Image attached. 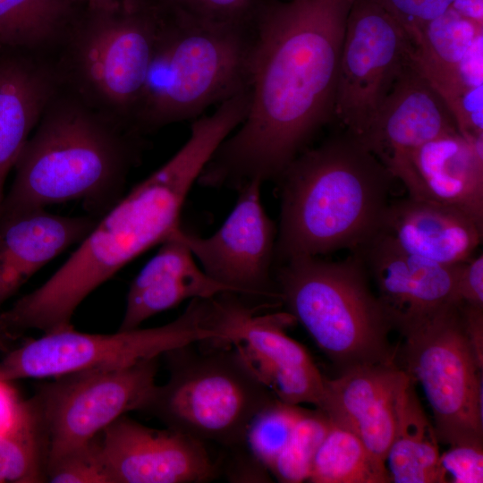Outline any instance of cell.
<instances>
[{
	"instance_id": "obj_1",
	"label": "cell",
	"mask_w": 483,
	"mask_h": 483,
	"mask_svg": "<svg viewBox=\"0 0 483 483\" xmlns=\"http://www.w3.org/2000/svg\"><path fill=\"white\" fill-rule=\"evenodd\" d=\"M355 0H263L254 21L250 104L197 182L238 191L276 182L333 120L339 60Z\"/></svg>"
},
{
	"instance_id": "obj_2",
	"label": "cell",
	"mask_w": 483,
	"mask_h": 483,
	"mask_svg": "<svg viewBox=\"0 0 483 483\" xmlns=\"http://www.w3.org/2000/svg\"><path fill=\"white\" fill-rule=\"evenodd\" d=\"M233 130L232 119L219 110L193 120L178 151L98 218L43 284L0 313L6 330L17 336L28 330L45 334L72 326L75 310L95 289L180 226L191 187Z\"/></svg>"
},
{
	"instance_id": "obj_3",
	"label": "cell",
	"mask_w": 483,
	"mask_h": 483,
	"mask_svg": "<svg viewBox=\"0 0 483 483\" xmlns=\"http://www.w3.org/2000/svg\"><path fill=\"white\" fill-rule=\"evenodd\" d=\"M144 138L60 85L20 154L0 216L76 200L100 218L125 194Z\"/></svg>"
},
{
	"instance_id": "obj_4",
	"label": "cell",
	"mask_w": 483,
	"mask_h": 483,
	"mask_svg": "<svg viewBox=\"0 0 483 483\" xmlns=\"http://www.w3.org/2000/svg\"><path fill=\"white\" fill-rule=\"evenodd\" d=\"M394 179L346 131L306 148L275 182L280 218L275 266L366 245L379 232Z\"/></svg>"
},
{
	"instance_id": "obj_5",
	"label": "cell",
	"mask_w": 483,
	"mask_h": 483,
	"mask_svg": "<svg viewBox=\"0 0 483 483\" xmlns=\"http://www.w3.org/2000/svg\"><path fill=\"white\" fill-rule=\"evenodd\" d=\"M159 25L133 129L146 136L195 120L248 88L254 22L220 23L158 8Z\"/></svg>"
},
{
	"instance_id": "obj_6",
	"label": "cell",
	"mask_w": 483,
	"mask_h": 483,
	"mask_svg": "<svg viewBox=\"0 0 483 483\" xmlns=\"http://www.w3.org/2000/svg\"><path fill=\"white\" fill-rule=\"evenodd\" d=\"M340 261L298 257L275 266L282 301L340 371L394 363L391 322L360 255Z\"/></svg>"
},
{
	"instance_id": "obj_7",
	"label": "cell",
	"mask_w": 483,
	"mask_h": 483,
	"mask_svg": "<svg viewBox=\"0 0 483 483\" xmlns=\"http://www.w3.org/2000/svg\"><path fill=\"white\" fill-rule=\"evenodd\" d=\"M158 25L154 5L79 7L51 55L60 85L97 112L133 129Z\"/></svg>"
},
{
	"instance_id": "obj_8",
	"label": "cell",
	"mask_w": 483,
	"mask_h": 483,
	"mask_svg": "<svg viewBox=\"0 0 483 483\" xmlns=\"http://www.w3.org/2000/svg\"><path fill=\"white\" fill-rule=\"evenodd\" d=\"M196 343L163 354L168 380L140 411L205 444L244 445L250 421L276 397L236 345Z\"/></svg>"
},
{
	"instance_id": "obj_9",
	"label": "cell",
	"mask_w": 483,
	"mask_h": 483,
	"mask_svg": "<svg viewBox=\"0 0 483 483\" xmlns=\"http://www.w3.org/2000/svg\"><path fill=\"white\" fill-rule=\"evenodd\" d=\"M235 310L225 294L191 300L174 320L157 327L89 334L72 326L45 333L7 352L0 380L55 377L80 370L120 368L203 342L229 343Z\"/></svg>"
},
{
	"instance_id": "obj_10",
	"label": "cell",
	"mask_w": 483,
	"mask_h": 483,
	"mask_svg": "<svg viewBox=\"0 0 483 483\" xmlns=\"http://www.w3.org/2000/svg\"><path fill=\"white\" fill-rule=\"evenodd\" d=\"M405 371L420 384L438 440L482 444V372L460 307L453 303L402 334Z\"/></svg>"
},
{
	"instance_id": "obj_11",
	"label": "cell",
	"mask_w": 483,
	"mask_h": 483,
	"mask_svg": "<svg viewBox=\"0 0 483 483\" xmlns=\"http://www.w3.org/2000/svg\"><path fill=\"white\" fill-rule=\"evenodd\" d=\"M158 358L80 370L39 386L32 398L47 435V467L88 444L119 417L140 411L157 385Z\"/></svg>"
},
{
	"instance_id": "obj_12",
	"label": "cell",
	"mask_w": 483,
	"mask_h": 483,
	"mask_svg": "<svg viewBox=\"0 0 483 483\" xmlns=\"http://www.w3.org/2000/svg\"><path fill=\"white\" fill-rule=\"evenodd\" d=\"M411 42L377 0H355L348 14L339 60L333 120L360 138L403 71Z\"/></svg>"
},
{
	"instance_id": "obj_13",
	"label": "cell",
	"mask_w": 483,
	"mask_h": 483,
	"mask_svg": "<svg viewBox=\"0 0 483 483\" xmlns=\"http://www.w3.org/2000/svg\"><path fill=\"white\" fill-rule=\"evenodd\" d=\"M262 184L252 181L237 191L233 210L212 235L176 229L201 268L258 311L280 302L275 282L277 226L262 205Z\"/></svg>"
},
{
	"instance_id": "obj_14",
	"label": "cell",
	"mask_w": 483,
	"mask_h": 483,
	"mask_svg": "<svg viewBox=\"0 0 483 483\" xmlns=\"http://www.w3.org/2000/svg\"><path fill=\"white\" fill-rule=\"evenodd\" d=\"M96 440L111 483H201L219 472L205 443L166 427H147L125 415Z\"/></svg>"
},
{
	"instance_id": "obj_15",
	"label": "cell",
	"mask_w": 483,
	"mask_h": 483,
	"mask_svg": "<svg viewBox=\"0 0 483 483\" xmlns=\"http://www.w3.org/2000/svg\"><path fill=\"white\" fill-rule=\"evenodd\" d=\"M356 252L375 282L376 294L392 326L402 335L446 306L458 303L459 264L441 265L411 255L380 233Z\"/></svg>"
},
{
	"instance_id": "obj_16",
	"label": "cell",
	"mask_w": 483,
	"mask_h": 483,
	"mask_svg": "<svg viewBox=\"0 0 483 483\" xmlns=\"http://www.w3.org/2000/svg\"><path fill=\"white\" fill-rule=\"evenodd\" d=\"M458 131L439 94L411 63L359 140L394 178L410 156L441 135Z\"/></svg>"
},
{
	"instance_id": "obj_17",
	"label": "cell",
	"mask_w": 483,
	"mask_h": 483,
	"mask_svg": "<svg viewBox=\"0 0 483 483\" xmlns=\"http://www.w3.org/2000/svg\"><path fill=\"white\" fill-rule=\"evenodd\" d=\"M406 375L395 363L362 365L325 378L318 409L355 434L370 454L386 464L395 428L396 400Z\"/></svg>"
},
{
	"instance_id": "obj_18",
	"label": "cell",
	"mask_w": 483,
	"mask_h": 483,
	"mask_svg": "<svg viewBox=\"0 0 483 483\" xmlns=\"http://www.w3.org/2000/svg\"><path fill=\"white\" fill-rule=\"evenodd\" d=\"M394 179L409 197L453 208L483 225V137L468 139L454 131L431 140Z\"/></svg>"
},
{
	"instance_id": "obj_19",
	"label": "cell",
	"mask_w": 483,
	"mask_h": 483,
	"mask_svg": "<svg viewBox=\"0 0 483 483\" xmlns=\"http://www.w3.org/2000/svg\"><path fill=\"white\" fill-rule=\"evenodd\" d=\"M288 312L249 316L233 343L282 402L319 406L325 378L307 350L285 333Z\"/></svg>"
},
{
	"instance_id": "obj_20",
	"label": "cell",
	"mask_w": 483,
	"mask_h": 483,
	"mask_svg": "<svg viewBox=\"0 0 483 483\" xmlns=\"http://www.w3.org/2000/svg\"><path fill=\"white\" fill-rule=\"evenodd\" d=\"M98 218L53 214L46 208L0 216V305L40 268L79 244Z\"/></svg>"
},
{
	"instance_id": "obj_21",
	"label": "cell",
	"mask_w": 483,
	"mask_h": 483,
	"mask_svg": "<svg viewBox=\"0 0 483 483\" xmlns=\"http://www.w3.org/2000/svg\"><path fill=\"white\" fill-rule=\"evenodd\" d=\"M377 233L411 255L453 266L475 254L483 225L453 208L408 196L389 203Z\"/></svg>"
},
{
	"instance_id": "obj_22",
	"label": "cell",
	"mask_w": 483,
	"mask_h": 483,
	"mask_svg": "<svg viewBox=\"0 0 483 483\" xmlns=\"http://www.w3.org/2000/svg\"><path fill=\"white\" fill-rule=\"evenodd\" d=\"M59 87L49 56L16 52L0 57V213L8 174Z\"/></svg>"
},
{
	"instance_id": "obj_23",
	"label": "cell",
	"mask_w": 483,
	"mask_h": 483,
	"mask_svg": "<svg viewBox=\"0 0 483 483\" xmlns=\"http://www.w3.org/2000/svg\"><path fill=\"white\" fill-rule=\"evenodd\" d=\"M176 229L160 243L157 252L132 280L118 330L138 328L148 318L186 300L233 292L199 267Z\"/></svg>"
},
{
	"instance_id": "obj_24",
	"label": "cell",
	"mask_w": 483,
	"mask_h": 483,
	"mask_svg": "<svg viewBox=\"0 0 483 483\" xmlns=\"http://www.w3.org/2000/svg\"><path fill=\"white\" fill-rule=\"evenodd\" d=\"M414 384L406 372L397 394L395 428L386 468L391 482L439 483V440Z\"/></svg>"
},
{
	"instance_id": "obj_25",
	"label": "cell",
	"mask_w": 483,
	"mask_h": 483,
	"mask_svg": "<svg viewBox=\"0 0 483 483\" xmlns=\"http://www.w3.org/2000/svg\"><path fill=\"white\" fill-rule=\"evenodd\" d=\"M482 28L450 7L411 39L413 65L444 102L456 92L461 64Z\"/></svg>"
},
{
	"instance_id": "obj_26",
	"label": "cell",
	"mask_w": 483,
	"mask_h": 483,
	"mask_svg": "<svg viewBox=\"0 0 483 483\" xmlns=\"http://www.w3.org/2000/svg\"><path fill=\"white\" fill-rule=\"evenodd\" d=\"M78 8L69 0H0V47L51 56Z\"/></svg>"
},
{
	"instance_id": "obj_27",
	"label": "cell",
	"mask_w": 483,
	"mask_h": 483,
	"mask_svg": "<svg viewBox=\"0 0 483 483\" xmlns=\"http://www.w3.org/2000/svg\"><path fill=\"white\" fill-rule=\"evenodd\" d=\"M330 422V428L315 455L308 481L313 483L391 482L386 466L370 454L355 434L340 425Z\"/></svg>"
},
{
	"instance_id": "obj_28",
	"label": "cell",
	"mask_w": 483,
	"mask_h": 483,
	"mask_svg": "<svg viewBox=\"0 0 483 483\" xmlns=\"http://www.w3.org/2000/svg\"><path fill=\"white\" fill-rule=\"evenodd\" d=\"M47 440L33 398L21 402L13 424L0 432V482H45Z\"/></svg>"
},
{
	"instance_id": "obj_29",
	"label": "cell",
	"mask_w": 483,
	"mask_h": 483,
	"mask_svg": "<svg viewBox=\"0 0 483 483\" xmlns=\"http://www.w3.org/2000/svg\"><path fill=\"white\" fill-rule=\"evenodd\" d=\"M330 424L329 419L321 410H305L269 472L284 483L308 480L315 455Z\"/></svg>"
},
{
	"instance_id": "obj_30",
	"label": "cell",
	"mask_w": 483,
	"mask_h": 483,
	"mask_svg": "<svg viewBox=\"0 0 483 483\" xmlns=\"http://www.w3.org/2000/svg\"><path fill=\"white\" fill-rule=\"evenodd\" d=\"M305 409L275 398L250 421L244 444L269 471L284 449Z\"/></svg>"
},
{
	"instance_id": "obj_31",
	"label": "cell",
	"mask_w": 483,
	"mask_h": 483,
	"mask_svg": "<svg viewBox=\"0 0 483 483\" xmlns=\"http://www.w3.org/2000/svg\"><path fill=\"white\" fill-rule=\"evenodd\" d=\"M46 478L52 483H111L96 437L49 463Z\"/></svg>"
},
{
	"instance_id": "obj_32",
	"label": "cell",
	"mask_w": 483,
	"mask_h": 483,
	"mask_svg": "<svg viewBox=\"0 0 483 483\" xmlns=\"http://www.w3.org/2000/svg\"><path fill=\"white\" fill-rule=\"evenodd\" d=\"M263 0H153L160 6L178 10L208 21L252 24Z\"/></svg>"
},
{
	"instance_id": "obj_33",
	"label": "cell",
	"mask_w": 483,
	"mask_h": 483,
	"mask_svg": "<svg viewBox=\"0 0 483 483\" xmlns=\"http://www.w3.org/2000/svg\"><path fill=\"white\" fill-rule=\"evenodd\" d=\"M439 483H482L483 445L457 444L440 453Z\"/></svg>"
},
{
	"instance_id": "obj_34",
	"label": "cell",
	"mask_w": 483,
	"mask_h": 483,
	"mask_svg": "<svg viewBox=\"0 0 483 483\" xmlns=\"http://www.w3.org/2000/svg\"><path fill=\"white\" fill-rule=\"evenodd\" d=\"M454 0H377L411 40L430 21L444 13Z\"/></svg>"
},
{
	"instance_id": "obj_35",
	"label": "cell",
	"mask_w": 483,
	"mask_h": 483,
	"mask_svg": "<svg viewBox=\"0 0 483 483\" xmlns=\"http://www.w3.org/2000/svg\"><path fill=\"white\" fill-rule=\"evenodd\" d=\"M455 296L458 303L483 308V255H473L459 264Z\"/></svg>"
},
{
	"instance_id": "obj_36",
	"label": "cell",
	"mask_w": 483,
	"mask_h": 483,
	"mask_svg": "<svg viewBox=\"0 0 483 483\" xmlns=\"http://www.w3.org/2000/svg\"><path fill=\"white\" fill-rule=\"evenodd\" d=\"M233 454L225 469L230 481L268 482V470L257 460L244 445L230 448Z\"/></svg>"
},
{
	"instance_id": "obj_37",
	"label": "cell",
	"mask_w": 483,
	"mask_h": 483,
	"mask_svg": "<svg viewBox=\"0 0 483 483\" xmlns=\"http://www.w3.org/2000/svg\"><path fill=\"white\" fill-rule=\"evenodd\" d=\"M460 307L470 343L483 365V308L462 304Z\"/></svg>"
},
{
	"instance_id": "obj_38",
	"label": "cell",
	"mask_w": 483,
	"mask_h": 483,
	"mask_svg": "<svg viewBox=\"0 0 483 483\" xmlns=\"http://www.w3.org/2000/svg\"><path fill=\"white\" fill-rule=\"evenodd\" d=\"M21 402L16 401L13 393L6 385V381L0 380V432L9 428L15 421Z\"/></svg>"
},
{
	"instance_id": "obj_39",
	"label": "cell",
	"mask_w": 483,
	"mask_h": 483,
	"mask_svg": "<svg viewBox=\"0 0 483 483\" xmlns=\"http://www.w3.org/2000/svg\"><path fill=\"white\" fill-rule=\"evenodd\" d=\"M77 7L89 8H135L148 5L152 0H69Z\"/></svg>"
},
{
	"instance_id": "obj_40",
	"label": "cell",
	"mask_w": 483,
	"mask_h": 483,
	"mask_svg": "<svg viewBox=\"0 0 483 483\" xmlns=\"http://www.w3.org/2000/svg\"><path fill=\"white\" fill-rule=\"evenodd\" d=\"M451 7L464 18L483 25V0H454Z\"/></svg>"
},
{
	"instance_id": "obj_41",
	"label": "cell",
	"mask_w": 483,
	"mask_h": 483,
	"mask_svg": "<svg viewBox=\"0 0 483 483\" xmlns=\"http://www.w3.org/2000/svg\"><path fill=\"white\" fill-rule=\"evenodd\" d=\"M13 340L14 338L7 333L0 320V351L8 352Z\"/></svg>"
}]
</instances>
